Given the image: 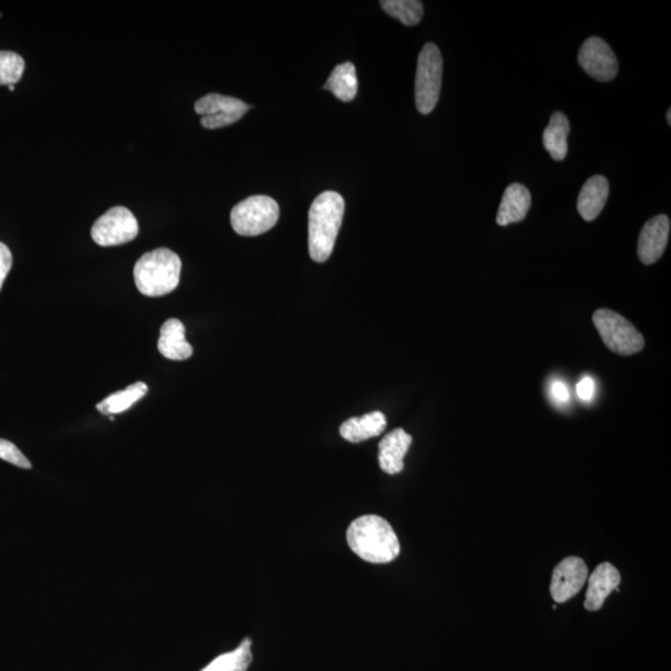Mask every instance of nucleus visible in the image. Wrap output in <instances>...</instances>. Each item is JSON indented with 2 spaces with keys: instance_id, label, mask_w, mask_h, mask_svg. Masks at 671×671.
Instances as JSON below:
<instances>
[{
  "instance_id": "obj_2",
  "label": "nucleus",
  "mask_w": 671,
  "mask_h": 671,
  "mask_svg": "<svg viewBox=\"0 0 671 671\" xmlns=\"http://www.w3.org/2000/svg\"><path fill=\"white\" fill-rule=\"evenodd\" d=\"M345 199L336 192H324L311 204L309 212V252L316 263H325L334 252L340 232Z\"/></svg>"
},
{
  "instance_id": "obj_21",
  "label": "nucleus",
  "mask_w": 671,
  "mask_h": 671,
  "mask_svg": "<svg viewBox=\"0 0 671 671\" xmlns=\"http://www.w3.org/2000/svg\"><path fill=\"white\" fill-rule=\"evenodd\" d=\"M253 662L252 640L244 639L238 649L219 655L202 671H247Z\"/></svg>"
},
{
  "instance_id": "obj_6",
  "label": "nucleus",
  "mask_w": 671,
  "mask_h": 671,
  "mask_svg": "<svg viewBox=\"0 0 671 671\" xmlns=\"http://www.w3.org/2000/svg\"><path fill=\"white\" fill-rule=\"evenodd\" d=\"M593 324L601 335L604 345L617 355L632 356L643 350V336L617 312L598 310L594 312Z\"/></svg>"
},
{
  "instance_id": "obj_16",
  "label": "nucleus",
  "mask_w": 671,
  "mask_h": 671,
  "mask_svg": "<svg viewBox=\"0 0 671 671\" xmlns=\"http://www.w3.org/2000/svg\"><path fill=\"white\" fill-rule=\"evenodd\" d=\"M609 196L608 179L603 176H593L583 184L580 197H578L577 208L581 217L587 222L597 219L606 206Z\"/></svg>"
},
{
  "instance_id": "obj_24",
  "label": "nucleus",
  "mask_w": 671,
  "mask_h": 671,
  "mask_svg": "<svg viewBox=\"0 0 671 671\" xmlns=\"http://www.w3.org/2000/svg\"><path fill=\"white\" fill-rule=\"evenodd\" d=\"M0 459L9 464L18 466L22 469H32V463L28 458L20 452L17 445L9 442V440L0 439Z\"/></svg>"
},
{
  "instance_id": "obj_20",
  "label": "nucleus",
  "mask_w": 671,
  "mask_h": 671,
  "mask_svg": "<svg viewBox=\"0 0 671 671\" xmlns=\"http://www.w3.org/2000/svg\"><path fill=\"white\" fill-rule=\"evenodd\" d=\"M147 392L148 388L146 383L138 382L131 384V386L124 389V391L112 393L111 396L97 404V411L106 414V416L120 414L127 411V409H130L133 404L145 397Z\"/></svg>"
},
{
  "instance_id": "obj_23",
  "label": "nucleus",
  "mask_w": 671,
  "mask_h": 671,
  "mask_svg": "<svg viewBox=\"0 0 671 671\" xmlns=\"http://www.w3.org/2000/svg\"><path fill=\"white\" fill-rule=\"evenodd\" d=\"M25 61L13 51H0V85L10 86L18 83L24 74Z\"/></svg>"
},
{
  "instance_id": "obj_19",
  "label": "nucleus",
  "mask_w": 671,
  "mask_h": 671,
  "mask_svg": "<svg viewBox=\"0 0 671 671\" xmlns=\"http://www.w3.org/2000/svg\"><path fill=\"white\" fill-rule=\"evenodd\" d=\"M324 89L331 91L338 100L343 102L355 99L358 89L355 65L352 63L337 65L329 80L326 81Z\"/></svg>"
},
{
  "instance_id": "obj_12",
  "label": "nucleus",
  "mask_w": 671,
  "mask_h": 671,
  "mask_svg": "<svg viewBox=\"0 0 671 671\" xmlns=\"http://www.w3.org/2000/svg\"><path fill=\"white\" fill-rule=\"evenodd\" d=\"M621 585V573L612 563L604 562L588 577V589L585 607L587 611L596 612L613 591Z\"/></svg>"
},
{
  "instance_id": "obj_7",
  "label": "nucleus",
  "mask_w": 671,
  "mask_h": 671,
  "mask_svg": "<svg viewBox=\"0 0 671 671\" xmlns=\"http://www.w3.org/2000/svg\"><path fill=\"white\" fill-rule=\"evenodd\" d=\"M138 234L135 215L125 207L107 210L96 220L91 229L92 240L100 247H116L132 242Z\"/></svg>"
},
{
  "instance_id": "obj_25",
  "label": "nucleus",
  "mask_w": 671,
  "mask_h": 671,
  "mask_svg": "<svg viewBox=\"0 0 671 671\" xmlns=\"http://www.w3.org/2000/svg\"><path fill=\"white\" fill-rule=\"evenodd\" d=\"M13 265V256L7 245L0 243V289Z\"/></svg>"
},
{
  "instance_id": "obj_10",
  "label": "nucleus",
  "mask_w": 671,
  "mask_h": 671,
  "mask_svg": "<svg viewBox=\"0 0 671 671\" xmlns=\"http://www.w3.org/2000/svg\"><path fill=\"white\" fill-rule=\"evenodd\" d=\"M588 567L580 557H567L553 570L551 596L556 603H565L585 587Z\"/></svg>"
},
{
  "instance_id": "obj_5",
  "label": "nucleus",
  "mask_w": 671,
  "mask_h": 671,
  "mask_svg": "<svg viewBox=\"0 0 671 671\" xmlns=\"http://www.w3.org/2000/svg\"><path fill=\"white\" fill-rule=\"evenodd\" d=\"M443 58L437 45L428 43L420 51L416 76V105L429 115L437 106L442 89Z\"/></svg>"
},
{
  "instance_id": "obj_14",
  "label": "nucleus",
  "mask_w": 671,
  "mask_h": 671,
  "mask_svg": "<svg viewBox=\"0 0 671 671\" xmlns=\"http://www.w3.org/2000/svg\"><path fill=\"white\" fill-rule=\"evenodd\" d=\"M530 207L531 193L529 189L520 183L511 184L505 189L503 199H501L496 222L501 227L522 222L529 213Z\"/></svg>"
},
{
  "instance_id": "obj_15",
  "label": "nucleus",
  "mask_w": 671,
  "mask_h": 671,
  "mask_svg": "<svg viewBox=\"0 0 671 671\" xmlns=\"http://www.w3.org/2000/svg\"><path fill=\"white\" fill-rule=\"evenodd\" d=\"M158 351L172 361L188 360L193 355V348L186 340V327L181 321L171 319L162 325Z\"/></svg>"
},
{
  "instance_id": "obj_27",
  "label": "nucleus",
  "mask_w": 671,
  "mask_h": 671,
  "mask_svg": "<svg viewBox=\"0 0 671 671\" xmlns=\"http://www.w3.org/2000/svg\"><path fill=\"white\" fill-rule=\"evenodd\" d=\"M551 396L557 403H567L570 399V392L565 383L561 381H556L552 383L551 386Z\"/></svg>"
},
{
  "instance_id": "obj_3",
  "label": "nucleus",
  "mask_w": 671,
  "mask_h": 671,
  "mask_svg": "<svg viewBox=\"0 0 671 671\" xmlns=\"http://www.w3.org/2000/svg\"><path fill=\"white\" fill-rule=\"evenodd\" d=\"M181 270V258L172 250L160 248L138 259L133 278L142 295L160 297L178 288Z\"/></svg>"
},
{
  "instance_id": "obj_17",
  "label": "nucleus",
  "mask_w": 671,
  "mask_h": 671,
  "mask_svg": "<svg viewBox=\"0 0 671 671\" xmlns=\"http://www.w3.org/2000/svg\"><path fill=\"white\" fill-rule=\"evenodd\" d=\"M387 428V419L382 412L365 414L361 418H351L341 425L340 434L350 443H361L381 435Z\"/></svg>"
},
{
  "instance_id": "obj_9",
  "label": "nucleus",
  "mask_w": 671,
  "mask_h": 671,
  "mask_svg": "<svg viewBox=\"0 0 671 671\" xmlns=\"http://www.w3.org/2000/svg\"><path fill=\"white\" fill-rule=\"evenodd\" d=\"M578 61L591 78L602 83L613 80L618 74L617 56L601 38L587 39L581 46Z\"/></svg>"
},
{
  "instance_id": "obj_26",
  "label": "nucleus",
  "mask_w": 671,
  "mask_h": 671,
  "mask_svg": "<svg viewBox=\"0 0 671 671\" xmlns=\"http://www.w3.org/2000/svg\"><path fill=\"white\" fill-rule=\"evenodd\" d=\"M576 392L578 398L582 399L583 402H591L594 392H596V383H594L593 378L583 377L577 384Z\"/></svg>"
},
{
  "instance_id": "obj_1",
  "label": "nucleus",
  "mask_w": 671,
  "mask_h": 671,
  "mask_svg": "<svg viewBox=\"0 0 671 671\" xmlns=\"http://www.w3.org/2000/svg\"><path fill=\"white\" fill-rule=\"evenodd\" d=\"M347 542L358 557L376 565L392 562L401 553L393 527L377 515H365L353 521L347 530Z\"/></svg>"
},
{
  "instance_id": "obj_11",
  "label": "nucleus",
  "mask_w": 671,
  "mask_h": 671,
  "mask_svg": "<svg viewBox=\"0 0 671 671\" xmlns=\"http://www.w3.org/2000/svg\"><path fill=\"white\" fill-rule=\"evenodd\" d=\"M670 219L660 214L645 223L638 242L639 259L652 265L662 258L669 242Z\"/></svg>"
},
{
  "instance_id": "obj_18",
  "label": "nucleus",
  "mask_w": 671,
  "mask_h": 671,
  "mask_svg": "<svg viewBox=\"0 0 671 671\" xmlns=\"http://www.w3.org/2000/svg\"><path fill=\"white\" fill-rule=\"evenodd\" d=\"M568 135H570V121L562 112H555L550 125L544 131V146L553 160H565L568 152Z\"/></svg>"
},
{
  "instance_id": "obj_22",
  "label": "nucleus",
  "mask_w": 671,
  "mask_h": 671,
  "mask_svg": "<svg viewBox=\"0 0 671 671\" xmlns=\"http://www.w3.org/2000/svg\"><path fill=\"white\" fill-rule=\"evenodd\" d=\"M381 5L384 12L407 27L417 25L423 18L424 7L419 0H383Z\"/></svg>"
},
{
  "instance_id": "obj_13",
  "label": "nucleus",
  "mask_w": 671,
  "mask_h": 671,
  "mask_svg": "<svg viewBox=\"0 0 671 671\" xmlns=\"http://www.w3.org/2000/svg\"><path fill=\"white\" fill-rule=\"evenodd\" d=\"M413 439L406 430L398 428L388 433L378 447V462L384 473L396 475L404 469V457L411 448Z\"/></svg>"
},
{
  "instance_id": "obj_28",
  "label": "nucleus",
  "mask_w": 671,
  "mask_h": 671,
  "mask_svg": "<svg viewBox=\"0 0 671 671\" xmlns=\"http://www.w3.org/2000/svg\"><path fill=\"white\" fill-rule=\"evenodd\" d=\"M667 120H668V124L670 126L671 125V110L668 111Z\"/></svg>"
},
{
  "instance_id": "obj_4",
  "label": "nucleus",
  "mask_w": 671,
  "mask_h": 671,
  "mask_svg": "<svg viewBox=\"0 0 671 671\" xmlns=\"http://www.w3.org/2000/svg\"><path fill=\"white\" fill-rule=\"evenodd\" d=\"M279 204L273 198L253 196L240 202L230 214L234 232L242 237H258L278 223Z\"/></svg>"
},
{
  "instance_id": "obj_29",
  "label": "nucleus",
  "mask_w": 671,
  "mask_h": 671,
  "mask_svg": "<svg viewBox=\"0 0 671 671\" xmlns=\"http://www.w3.org/2000/svg\"><path fill=\"white\" fill-rule=\"evenodd\" d=\"M8 87H9V90H10V91H14V90H15L14 85H10V86H8Z\"/></svg>"
},
{
  "instance_id": "obj_8",
  "label": "nucleus",
  "mask_w": 671,
  "mask_h": 671,
  "mask_svg": "<svg viewBox=\"0 0 671 671\" xmlns=\"http://www.w3.org/2000/svg\"><path fill=\"white\" fill-rule=\"evenodd\" d=\"M250 106L235 97L220 94H208L199 99L194 106L201 116V124L207 130H218L235 124L247 114Z\"/></svg>"
}]
</instances>
